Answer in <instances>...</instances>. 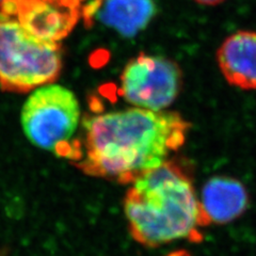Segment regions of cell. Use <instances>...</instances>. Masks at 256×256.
Listing matches in <instances>:
<instances>
[{
	"mask_svg": "<svg viewBox=\"0 0 256 256\" xmlns=\"http://www.w3.org/2000/svg\"><path fill=\"white\" fill-rule=\"evenodd\" d=\"M6 2V0H0V9H2V6H4V4Z\"/></svg>",
	"mask_w": 256,
	"mask_h": 256,
	"instance_id": "obj_11",
	"label": "cell"
},
{
	"mask_svg": "<svg viewBox=\"0 0 256 256\" xmlns=\"http://www.w3.org/2000/svg\"><path fill=\"white\" fill-rule=\"evenodd\" d=\"M82 11V0H6L0 9L30 34L57 43L73 31Z\"/></svg>",
	"mask_w": 256,
	"mask_h": 256,
	"instance_id": "obj_6",
	"label": "cell"
},
{
	"mask_svg": "<svg viewBox=\"0 0 256 256\" xmlns=\"http://www.w3.org/2000/svg\"><path fill=\"white\" fill-rule=\"evenodd\" d=\"M79 120L80 106L75 94L54 84L32 91L20 114L24 134L34 146L73 162L82 158V144L72 140Z\"/></svg>",
	"mask_w": 256,
	"mask_h": 256,
	"instance_id": "obj_4",
	"label": "cell"
},
{
	"mask_svg": "<svg viewBox=\"0 0 256 256\" xmlns=\"http://www.w3.org/2000/svg\"><path fill=\"white\" fill-rule=\"evenodd\" d=\"M132 237L157 248L180 239H200L204 226L200 200L188 171L174 160L134 180L124 198Z\"/></svg>",
	"mask_w": 256,
	"mask_h": 256,
	"instance_id": "obj_2",
	"label": "cell"
},
{
	"mask_svg": "<svg viewBox=\"0 0 256 256\" xmlns=\"http://www.w3.org/2000/svg\"><path fill=\"white\" fill-rule=\"evenodd\" d=\"M82 127L76 168L93 178L132 185L185 144L191 125L178 112L132 107L86 118Z\"/></svg>",
	"mask_w": 256,
	"mask_h": 256,
	"instance_id": "obj_1",
	"label": "cell"
},
{
	"mask_svg": "<svg viewBox=\"0 0 256 256\" xmlns=\"http://www.w3.org/2000/svg\"><path fill=\"white\" fill-rule=\"evenodd\" d=\"M63 66L62 46L30 34L20 24L0 13V89L29 93L54 84Z\"/></svg>",
	"mask_w": 256,
	"mask_h": 256,
	"instance_id": "obj_3",
	"label": "cell"
},
{
	"mask_svg": "<svg viewBox=\"0 0 256 256\" xmlns=\"http://www.w3.org/2000/svg\"><path fill=\"white\" fill-rule=\"evenodd\" d=\"M194 2L203 6H217L224 2L226 0H194Z\"/></svg>",
	"mask_w": 256,
	"mask_h": 256,
	"instance_id": "obj_10",
	"label": "cell"
},
{
	"mask_svg": "<svg viewBox=\"0 0 256 256\" xmlns=\"http://www.w3.org/2000/svg\"><path fill=\"white\" fill-rule=\"evenodd\" d=\"M155 13L154 0H93L82 11L89 22L94 18L127 38L134 36L146 28Z\"/></svg>",
	"mask_w": 256,
	"mask_h": 256,
	"instance_id": "obj_7",
	"label": "cell"
},
{
	"mask_svg": "<svg viewBox=\"0 0 256 256\" xmlns=\"http://www.w3.org/2000/svg\"></svg>",
	"mask_w": 256,
	"mask_h": 256,
	"instance_id": "obj_12",
	"label": "cell"
},
{
	"mask_svg": "<svg viewBox=\"0 0 256 256\" xmlns=\"http://www.w3.org/2000/svg\"><path fill=\"white\" fill-rule=\"evenodd\" d=\"M218 66L224 79L242 90H256V31L239 30L219 46Z\"/></svg>",
	"mask_w": 256,
	"mask_h": 256,
	"instance_id": "obj_8",
	"label": "cell"
},
{
	"mask_svg": "<svg viewBox=\"0 0 256 256\" xmlns=\"http://www.w3.org/2000/svg\"><path fill=\"white\" fill-rule=\"evenodd\" d=\"M182 80V70L172 59L141 52L120 75V94L132 107L162 111L178 98Z\"/></svg>",
	"mask_w": 256,
	"mask_h": 256,
	"instance_id": "obj_5",
	"label": "cell"
},
{
	"mask_svg": "<svg viewBox=\"0 0 256 256\" xmlns=\"http://www.w3.org/2000/svg\"><path fill=\"white\" fill-rule=\"evenodd\" d=\"M198 200L204 226L234 221L249 207V194L244 185L228 176H214L208 180Z\"/></svg>",
	"mask_w": 256,
	"mask_h": 256,
	"instance_id": "obj_9",
	"label": "cell"
}]
</instances>
